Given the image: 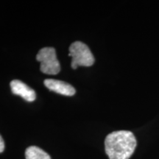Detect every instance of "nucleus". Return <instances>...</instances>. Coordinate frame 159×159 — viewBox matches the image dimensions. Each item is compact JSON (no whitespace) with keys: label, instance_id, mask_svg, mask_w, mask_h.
<instances>
[{"label":"nucleus","instance_id":"obj_1","mask_svg":"<svg viewBox=\"0 0 159 159\" xmlns=\"http://www.w3.org/2000/svg\"><path fill=\"white\" fill-rule=\"evenodd\" d=\"M136 139L132 132L114 131L106 136L105 152L109 159H129L136 148Z\"/></svg>","mask_w":159,"mask_h":159},{"label":"nucleus","instance_id":"obj_2","mask_svg":"<svg viewBox=\"0 0 159 159\" xmlns=\"http://www.w3.org/2000/svg\"><path fill=\"white\" fill-rule=\"evenodd\" d=\"M69 56L71 57V66L76 69L77 66H91L94 63V57L89 47L81 41H75L69 47Z\"/></svg>","mask_w":159,"mask_h":159},{"label":"nucleus","instance_id":"obj_3","mask_svg":"<svg viewBox=\"0 0 159 159\" xmlns=\"http://www.w3.org/2000/svg\"><path fill=\"white\" fill-rule=\"evenodd\" d=\"M36 60L41 63L40 70L47 75H57L61 71V64L57 59L56 52L53 47H44L39 50Z\"/></svg>","mask_w":159,"mask_h":159},{"label":"nucleus","instance_id":"obj_4","mask_svg":"<svg viewBox=\"0 0 159 159\" xmlns=\"http://www.w3.org/2000/svg\"><path fill=\"white\" fill-rule=\"evenodd\" d=\"M45 86L49 90L54 91L57 94H61L65 96L71 97L75 94L76 91L72 85L69 83L55 79H47L44 82Z\"/></svg>","mask_w":159,"mask_h":159},{"label":"nucleus","instance_id":"obj_5","mask_svg":"<svg viewBox=\"0 0 159 159\" xmlns=\"http://www.w3.org/2000/svg\"><path fill=\"white\" fill-rule=\"evenodd\" d=\"M11 88L13 94L19 95L27 102H33L36 98L35 91L19 80L11 81Z\"/></svg>","mask_w":159,"mask_h":159},{"label":"nucleus","instance_id":"obj_6","mask_svg":"<svg viewBox=\"0 0 159 159\" xmlns=\"http://www.w3.org/2000/svg\"><path fill=\"white\" fill-rule=\"evenodd\" d=\"M26 159H51L48 153L35 146L29 147L25 151Z\"/></svg>","mask_w":159,"mask_h":159},{"label":"nucleus","instance_id":"obj_7","mask_svg":"<svg viewBox=\"0 0 159 159\" xmlns=\"http://www.w3.org/2000/svg\"><path fill=\"white\" fill-rule=\"evenodd\" d=\"M4 150H5V142H4L2 137L0 135V152H2Z\"/></svg>","mask_w":159,"mask_h":159}]
</instances>
